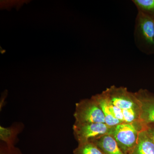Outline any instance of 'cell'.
<instances>
[{"label":"cell","mask_w":154,"mask_h":154,"mask_svg":"<svg viewBox=\"0 0 154 154\" xmlns=\"http://www.w3.org/2000/svg\"><path fill=\"white\" fill-rule=\"evenodd\" d=\"M113 116L122 123L139 120L140 107L134 93L124 87L110 86L104 91Z\"/></svg>","instance_id":"6da1fadb"},{"label":"cell","mask_w":154,"mask_h":154,"mask_svg":"<svg viewBox=\"0 0 154 154\" xmlns=\"http://www.w3.org/2000/svg\"><path fill=\"white\" fill-rule=\"evenodd\" d=\"M135 44L145 54H154V21L138 12L135 22Z\"/></svg>","instance_id":"7a4b0ae2"},{"label":"cell","mask_w":154,"mask_h":154,"mask_svg":"<svg viewBox=\"0 0 154 154\" xmlns=\"http://www.w3.org/2000/svg\"><path fill=\"white\" fill-rule=\"evenodd\" d=\"M145 125L140 120L121 123L112 128L110 135L113 137L125 154H129L136 144L140 133Z\"/></svg>","instance_id":"3957f363"},{"label":"cell","mask_w":154,"mask_h":154,"mask_svg":"<svg viewBox=\"0 0 154 154\" xmlns=\"http://www.w3.org/2000/svg\"><path fill=\"white\" fill-rule=\"evenodd\" d=\"M73 116L75 123H105L104 113L92 97L90 99H82L76 103Z\"/></svg>","instance_id":"277c9868"},{"label":"cell","mask_w":154,"mask_h":154,"mask_svg":"<svg viewBox=\"0 0 154 154\" xmlns=\"http://www.w3.org/2000/svg\"><path fill=\"white\" fill-rule=\"evenodd\" d=\"M113 126L103 123H74L73 134L78 144L96 139L105 134H110Z\"/></svg>","instance_id":"5b68a950"},{"label":"cell","mask_w":154,"mask_h":154,"mask_svg":"<svg viewBox=\"0 0 154 154\" xmlns=\"http://www.w3.org/2000/svg\"><path fill=\"white\" fill-rule=\"evenodd\" d=\"M140 107L139 120L144 125L154 124V94L140 89L134 93Z\"/></svg>","instance_id":"8992f818"},{"label":"cell","mask_w":154,"mask_h":154,"mask_svg":"<svg viewBox=\"0 0 154 154\" xmlns=\"http://www.w3.org/2000/svg\"><path fill=\"white\" fill-rule=\"evenodd\" d=\"M91 142L94 143L104 154H125L110 134H105Z\"/></svg>","instance_id":"52a82bcc"},{"label":"cell","mask_w":154,"mask_h":154,"mask_svg":"<svg viewBox=\"0 0 154 154\" xmlns=\"http://www.w3.org/2000/svg\"><path fill=\"white\" fill-rule=\"evenodd\" d=\"M21 122H16L8 128L0 126V139L3 142L11 146H15L18 141V134L24 128Z\"/></svg>","instance_id":"ba28073f"},{"label":"cell","mask_w":154,"mask_h":154,"mask_svg":"<svg viewBox=\"0 0 154 154\" xmlns=\"http://www.w3.org/2000/svg\"><path fill=\"white\" fill-rule=\"evenodd\" d=\"M92 97L96 100L101 107L105 116V123L107 125L114 126L122 123L121 122L113 116L104 91L101 94H96Z\"/></svg>","instance_id":"9c48e42d"},{"label":"cell","mask_w":154,"mask_h":154,"mask_svg":"<svg viewBox=\"0 0 154 154\" xmlns=\"http://www.w3.org/2000/svg\"><path fill=\"white\" fill-rule=\"evenodd\" d=\"M129 154H154V143L145 129L140 133L137 143Z\"/></svg>","instance_id":"30bf717a"},{"label":"cell","mask_w":154,"mask_h":154,"mask_svg":"<svg viewBox=\"0 0 154 154\" xmlns=\"http://www.w3.org/2000/svg\"><path fill=\"white\" fill-rule=\"evenodd\" d=\"M138 12L154 21V0H133Z\"/></svg>","instance_id":"8fae6325"},{"label":"cell","mask_w":154,"mask_h":154,"mask_svg":"<svg viewBox=\"0 0 154 154\" xmlns=\"http://www.w3.org/2000/svg\"><path fill=\"white\" fill-rule=\"evenodd\" d=\"M73 154H104L93 142L78 144L73 152Z\"/></svg>","instance_id":"7c38bea8"},{"label":"cell","mask_w":154,"mask_h":154,"mask_svg":"<svg viewBox=\"0 0 154 154\" xmlns=\"http://www.w3.org/2000/svg\"><path fill=\"white\" fill-rule=\"evenodd\" d=\"M0 154H23L20 149L15 146L8 145L2 142L0 144Z\"/></svg>","instance_id":"4fadbf2b"},{"label":"cell","mask_w":154,"mask_h":154,"mask_svg":"<svg viewBox=\"0 0 154 154\" xmlns=\"http://www.w3.org/2000/svg\"><path fill=\"white\" fill-rule=\"evenodd\" d=\"M145 130L154 143V124L146 125Z\"/></svg>","instance_id":"5bb4252c"}]
</instances>
